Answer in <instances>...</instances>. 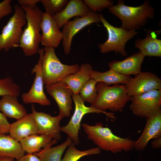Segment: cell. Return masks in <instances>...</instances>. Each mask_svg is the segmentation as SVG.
Wrapping results in <instances>:
<instances>
[{
    "label": "cell",
    "mask_w": 161,
    "mask_h": 161,
    "mask_svg": "<svg viewBox=\"0 0 161 161\" xmlns=\"http://www.w3.org/2000/svg\"><path fill=\"white\" fill-rule=\"evenodd\" d=\"M81 126L87 138L100 149L115 154L129 151L134 148V141L115 135L109 128L104 127L102 122H97L94 126L83 123Z\"/></svg>",
    "instance_id": "1"
},
{
    "label": "cell",
    "mask_w": 161,
    "mask_h": 161,
    "mask_svg": "<svg viewBox=\"0 0 161 161\" xmlns=\"http://www.w3.org/2000/svg\"><path fill=\"white\" fill-rule=\"evenodd\" d=\"M124 1L119 0L117 4L108 8L109 12L119 18L121 27L125 30H135L145 25L147 19L153 18L155 9L148 0L137 7L126 5Z\"/></svg>",
    "instance_id": "2"
},
{
    "label": "cell",
    "mask_w": 161,
    "mask_h": 161,
    "mask_svg": "<svg viewBox=\"0 0 161 161\" xmlns=\"http://www.w3.org/2000/svg\"><path fill=\"white\" fill-rule=\"evenodd\" d=\"M21 7L25 12L27 25L23 30L19 47L26 56H30L38 52L39 49L43 12L37 4Z\"/></svg>",
    "instance_id": "3"
},
{
    "label": "cell",
    "mask_w": 161,
    "mask_h": 161,
    "mask_svg": "<svg viewBox=\"0 0 161 161\" xmlns=\"http://www.w3.org/2000/svg\"><path fill=\"white\" fill-rule=\"evenodd\" d=\"M96 87L97 96L90 106L101 111L109 109L112 112H122L130 100L131 97L128 94L125 85L110 86L99 82L97 83Z\"/></svg>",
    "instance_id": "4"
},
{
    "label": "cell",
    "mask_w": 161,
    "mask_h": 161,
    "mask_svg": "<svg viewBox=\"0 0 161 161\" xmlns=\"http://www.w3.org/2000/svg\"><path fill=\"white\" fill-rule=\"evenodd\" d=\"M41 67L44 85L60 80L65 77L77 72L80 66L61 63L56 55L54 48L45 47L41 59Z\"/></svg>",
    "instance_id": "5"
},
{
    "label": "cell",
    "mask_w": 161,
    "mask_h": 161,
    "mask_svg": "<svg viewBox=\"0 0 161 161\" xmlns=\"http://www.w3.org/2000/svg\"><path fill=\"white\" fill-rule=\"evenodd\" d=\"M14 12L0 34V51L7 52L11 48L19 47L23 32V27L27 24L24 10L18 4L14 6Z\"/></svg>",
    "instance_id": "6"
},
{
    "label": "cell",
    "mask_w": 161,
    "mask_h": 161,
    "mask_svg": "<svg viewBox=\"0 0 161 161\" xmlns=\"http://www.w3.org/2000/svg\"><path fill=\"white\" fill-rule=\"evenodd\" d=\"M100 18L108 34L106 41L98 44L100 52L106 53L113 51L116 54L119 53L122 56H126L127 54L125 48L126 43L139 32L134 30L128 31L121 27H114L107 21L102 14H100Z\"/></svg>",
    "instance_id": "7"
},
{
    "label": "cell",
    "mask_w": 161,
    "mask_h": 161,
    "mask_svg": "<svg viewBox=\"0 0 161 161\" xmlns=\"http://www.w3.org/2000/svg\"><path fill=\"white\" fill-rule=\"evenodd\" d=\"M72 97L75 104L74 113L68 123L64 126L61 127V131L66 134L75 145L80 143L79 133L80 128L81 122L83 116L90 113H103L111 119H116L112 112L102 111L93 106H85L84 102L80 97L79 94H73Z\"/></svg>",
    "instance_id": "8"
},
{
    "label": "cell",
    "mask_w": 161,
    "mask_h": 161,
    "mask_svg": "<svg viewBox=\"0 0 161 161\" xmlns=\"http://www.w3.org/2000/svg\"><path fill=\"white\" fill-rule=\"evenodd\" d=\"M130 109L135 115L147 118L161 109V89L131 97Z\"/></svg>",
    "instance_id": "9"
},
{
    "label": "cell",
    "mask_w": 161,
    "mask_h": 161,
    "mask_svg": "<svg viewBox=\"0 0 161 161\" xmlns=\"http://www.w3.org/2000/svg\"><path fill=\"white\" fill-rule=\"evenodd\" d=\"M100 22V14L91 10L82 17L69 21L62 27L63 34L62 44L65 55L70 52L72 42L74 35L83 28L92 23L98 24Z\"/></svg>",
    "instance_id": "10"
},
{
    "label": "cell",
    "mask_w": 161,
    "mask_h": 161,
    "mask_svg": "<svg viewBox=\"0 0 161 161\" xmlns=\"http://www.w3.org/2000/svg\"><path fill=\"white\" fill-rule=\"evenodd\" d=\"M44 51V48L39 49L38 52L39 54L37 64L31 71V73L35 74L33 83L29 91L21 95L22 100L26 104L36 103L41 106H49L50 101L46 95L43 89L44 83L42 76L41 59Z\"/></svg>",
    "instance_id": "11"
},
{
    "label": "cell",
    "mask_w": 161,
    "mask_h": 161,
    "mask_svg": "<svg viewBox=\"0 0 161 161\" xmlns=\"http://www.w3.org/2000/svg\"><path fill=\"white\" fill-rule=\"evenodd\" d=\"M47 93L55 100L59 109V115L68 117L72 109L73 93L65 82L59 80L45 85Z\"/></svg>",
    "instance_id": "12"
},
{
    "label": "cell",
    "mask_w": 161,
    "mask_h": 161,
    "mask_svg": "<svg viewBox=\"0 0 161 161\" xmlns=\"http://www.w3.org/2000/svg\"><path fill=\"white\" fill-rule=\"evenodd\" d=\"M125 86L128 95L132 97L153 90H161V79L153 73L141 72L131 78Z\"/></svg>",
    "instance_id": "13"
},
{
    "label": "cell",
    "mask_w": 161,
    "mask_h": 161,
    "mask_svg": "<svg viewBox=\"0 0 161 161\" xmlns=\"http://www.w3.org/2000/svg\"><path fill=\"white\" fill-rule=\"evenodd\" d=\"M31 108L38 126V134H46L57 141L61 140L62 137L60 123L64 117L59 114L53 117L49 114L37 112L33 104Z\"/></svg>",
    "instance_id": "14"
},
{
    "label": "cell",
    "mask_w": 161,
    "mask_h": 161,
    "mask_svg": "<svg viewBox=\"0 0 161 161\" xmlns=\"http://www.w3.org/2000/svg\"><path fill=\"white\" fill-rule=\"evenodd\" d=\"M41 43L45 47H58L62 40L63 34L52 16L43 13L41 25Z\"/></svg>",
    "instance_id": "15"
},
{
    "label": "cell",
    "mask_w": 161,
    "mask_h": 161,
    "mask_svg": "<svg viewBox=\"0 0 161 161\" xmlns=\"http://www.w3.org/2000/svg\"><path fill=\"white\" fill-rule=\"evenodd\" d=\"M147 119L142 134L135 141L134 148L137 150H143L150 140L161 136V109Z\"/></svg>",
    "instance_id": "16"
},
{
    "label": "cell",
    "mask_w": 161,
    "mask_h": 161,
    "mask_svg": "<svg viewBox=\"0 0 161 161\" xmlns=\"http://www.w3.org/2000/svg\"><path fill=\"white\" fill-rule=\"evenodd\" d=\"M9 133L18 142L29 135L38 134V128L34 114L32 112L27 114L11 124Z\"/></svg>",
    "instance_id": "17"
},
{
    "label": "cell",
    "mask_w": 161,
    "mask_h": 161,
    "mask_svg": "<svg viewBox=\"0 0 161 161\" xmlns=\"http://www.w3.org/2000/svg\"><path fill=\"white\" fill-rule=\"evenodd\" d=\"M145 56L139 51L124 60H114L108 64L109 67L126 75H135L141 71V66Z\"/></svg>",
    "instance_id": "18"
},
{
    "label": "cell",
    "mask_w": 161,
    "mask_h": 161,
    "mask_svg": "<svg viewBox=\"0 0 161 161\" xmlns=\"http://www.w3.org/2000/svg\"><path fill=\"white\" fill-rule=\"evenodd\" d=\"M91 10L81 0H70L60 13L52 16L59 29L73 17H82Z\"/></svg>",
    "instance_id": "19"
},
{
    "label": "cell",
    "mask_w": 161,
    "mask_h": 161,
    "mask_svg": "<svg viewBox=\"0 0 161 161\" xmlns=\"http://www.w3.org/2000/svg\"><path fill=\"white\" fill-rule=\"evenodd\" d=\"M19 142L23 150L28 153L38 152L57 143V141L46 134L31 135L23 138Z\"/></svg>",
    "instance_id": "20"
},
{
    "label": "cell",
    "mask_w": 161,
    "mask_h": 161,
    "mask_svg": "<svg viewBox=\"0 0 161 161\" xmlns=\"http://www.w3.org/2000/svg\"><path fill=\"white\" fill-rule=\"evenodd\" d=\"M155 32L148 30L144 38H139L135 41L134 47L145 57H161V40L157 38Z\"/></svg>",
    "instance_id": "21"
},
{
    "label": "cell",
    "mask_w": 161,
    "mask_h": 161,
    "mask_svg": "<svg viewBox=\"0 0 161 161\" xmlns=\"http://www.w3.org/2000/svg\"><path fill=\"white\" fill-rule=\"evenodd\" d=\"M93 70L90 64L85 63L80 66L79 69L76 72L65 77L60 80L66 83L73 94H78L82 86L91 79L90 75Z\"/></svg>",
    "instance_id": "22"
},
{
    "label": "cell",
    "mask_w": 161,
    "mask_h": 161,
    "mask_svg": "<svg viewBox=\"0 0 161 161\" xmlns=\"http://www.w3.org/2000/svg\"><path fill=\"white\" fill-rule=\"evenodd\" d=\"M17 97L11 95L2 96L0 100V111L6 117L18 120L27 113L24 106L18 101Z\"/></svg>",
    "instance_id": "23"
},
{
    "label": "cell",
    "mask_w": 161,
    "mask_h": 161,
    "mask_svg": "<svg viewBox=\"0 0 161 161\" xmlns=\"http://www.w3.org/2000/svg\"><path fill=\"white\" fill-rule=\"evenodd\" d=\"M25 153L19 142L10 135L0 133V156L9 157L17 160Z\"/></svg>",
    "instance_id": "24"
},
{
    "label": "cell",
    "mask_w": 161,
    "mask_h": 161,
    "mask_svg": "<svg viewBox=\"0 0 161 161\" xmlns=\"http://www.w3.org/2000/svg\"><path fill=\"white\" fill-rule=\"evenodd\" d=\"M90 77L97 83L102 82L108 86L120 84L125 85L131 78L130 76L120 74L111 68L103 72L93 70L90 74Z\"/></svg>",
    "instance_id": "25"
},
{
    "label": "cell",
    "mask_w": 161,
    "mask_h": 161,
    "mask_svg": "<svg viewBox=\"0 0 161 161\" xmlns=\"http://www.w3.org/2000/svg\"><path fill=\"white\" fill-rule=\"evenodd\" d=\"M72 140L68 137L60 144L54 147H49L42 149L40 151L33 153L41 161H61L62 156Z\"/></svg>",
    "instance_id": "26"
},
{
    "label": "cell",
    "mask_w": 161,
    "mask_h": 161,
    "mask_svg": "<svg viewBox=\"0 0 161 161\" xmlns=\"http://www.w3.org/2000/svg\"><path fill=\"white\" fill-rule=\"evenodd\" d=\"M75 145L72 142L69 144L61 161H78L84 156L97 154L101 152L100 149L97 147L81 151L78 149Z\"/></svg>",
    "instance_id": "27"
},
{
    "label": "cell",
    "mask_w": 161,
    "mask_h": 161,
    "mask_svg": "<svg viewBox=\"0 0 161 161\" xmlns=\"http://www.w3.org/2000/svg\"><path fill=\"white\" fill-rule=\"evenodd\" d=\"M97 83L94 79H90L80 88L79 95L84 102H87L91 104L95 101L97 95Z\"/></svg>",
    "instance_id": "28"
},
{
    "label": "cell",
    "mask_w": 161,
    "mask_h": 161,
    "mask_svg": "<svg viewBox=\"0 0 161 161\" xmlns=\"http://www.w3.org/2000/svg\"><path fill=\"white\" fill-rule=\"evenodd\" d=\"M20 87L10 77L0 78V96L11 95L18 96L20 94Z\"/></svg>",
    "instance_id": "29"
},
{
    "label": "cell",
    "mask_w": 161,
    "mask_h": 161,
    "mask_svg": "<svg viewBox=\"0 0 161 161\" xmlns=\"http://www.w3.org/2000/svg\"><path fill=\"white\" fill-rule=\"evenodd\" d=\"M68 0H40L48 14L53 16L61 12L69 2Z\"/></svg>",
    "instance_id": "30"
},
{
    "label": "cell",
    "mask_w": 161,
    "mask_h": 161,
    "mask_svg": "<svg viewBox=\"0 0 161 161\" xmlns=\"http://www.w3.org/2000/svg\"><path fill=\"white\" fill-rule=\"evenodd\" d=\"M84 4L91 10L96 12L113 5L114 2L109 0H84Z\"/></svg>",
    "instance_id": "31"
},
{
    "label": "cell",
    "mask_w": 161,
    "mask_h": 161,
    "mask_svg": "<svg viewBox=\"0 0 161 161\" xmlns=\"http://www.w3.org/2000/svg\"><path fill=\"white\" fill-rule=\"evenodd\" d=\"M11 2V0H4L0 2V21L12 12Z\"/></svg>",
    "instance_id": "32"
},
{
    "label": "cell",
    "mask_w": 161,
    "mask_h": 161,
    "mask_svg": "<svg viewBox=\"0 0 161 161\" xmlns=\"http://www.w3.org/2000/svg\"><path fill=\"white\" fill-rule=\"evenodd\" d=\"M10 125L7 117L0 112V133L4 134L9 133Z\"/></svg>",
    "instance_id": "33"
},
{
    "label": "cell",
    "mask_w": 161,
    "mask_h": 161,
    "mask_svg": "<svg viewBox=\"0 0 161 161\" xmlns=\"http://www.w3.org/2000/svg\"><path fill=\"white\" fill-rule=\"evenodd\" d=\"M16 161H41L39 158L33 153H27Z\"/></svg>",
    "instance_id": "34"
},
{
    "label": "cell",
    "mask_w": 161,
    "mask_h": 161,
    "mask_svg": "<svg viewBox=\"0 0 161 161\" xmlns=\"http://www.w3.org/2000/svg\"><path fill=\"white\" fill-rule=\"evenodd\" d=\"M40 2V0H18V4L20 6H32L36 5V4Z\"/></svg>",
    "instance_id": "35"
},
{
    "label": "cell",
    "mask_w": 161,
    "mask_h": 161,
    "mask_svg": "<svg viewBox=\"0 0 161 161\" xmlns=\"http://www.w3.org/2000/svg\"><path fill=\"white\" fill-rule=\"evenodd\" d=\"M151 146L154 149H160L161 147V136L154 139L151 143Z\"/></svg>",
    "instance_id": "36"
},
{
    "label": "cell",
    "mask_w": 161,
    "mask_h": 161,
    "mask_svg": "<svg viewBox=\"0 0 161 161\" xmlns=\"http://www.w3.org/2000/svg\"><path fill=\"white\" fill-rule=\"evenodd\" d=\"M15 158L7 156H0V161H14Z\"/></svg>",
    "instance_id": "37"
}]
</instances>
